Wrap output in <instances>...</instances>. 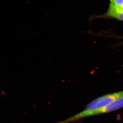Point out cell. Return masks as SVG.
<instances>
[{
  "label": "cell",
  "instance_id": "obj_1",
  "mask_svg": "<svg viewBox=\"0 0 123 123\" xmlns=\"http://www.w3.org/2000/svg\"><path fill=\"white\" fill-rule=\"evenodd\" d=\"M123 107V97H122L117 99L111 103H110L109 104L101 108L90 110H86L84 109V110L81 112L64 120L63 121V123H68L84 117L110 112L120 109Z\"/></svg>",
  "mask_w": 123,
  "mask_h": 123
},
{
  "label": "cell",
  "instance_id": "obj_2",
  "mask_svg": "<svg viewBox=\"0 0 123 123\" xmlns=\"http://www.w3.org/2000/svg\"><path fill=\"white\" fill-rule=\"evenodd\" d=\"M122 97H123V90L106 94L91 101L86 105L84 110H90L101 108Z\"/></svg>",
  "mask_w": 123,
  "mask_h": 123
},
{
  "label": "cell",
  "instance_id": "obj_3",
  "mask_svg": "<svg viewBox=\"0 0 123 123\" xmlns=\"http://www.w3.org/2000/svg\"><path fill=\"white\" fill-rule=\"evenodd\" d=\"M123 45V42H122V43H120V44H119V45L121 46Z\"/></svg>",
  "mask_w": 123,
  "mask_h": 123
},
{
  "label": "cell",
  "instance_id": "obj_4",
  "mask_svg": "<svg viewBox=\"0 0 123 123\" xmlns=\"http://www.w3.org/2000/svg\"><path fill=\"white\" fill-rule=\"evenodd\" d=\"M113 0H110V2H111Z\"/></svg>",
  "mask_w": 123,
  "mask_h": 123
}]
</instances>
